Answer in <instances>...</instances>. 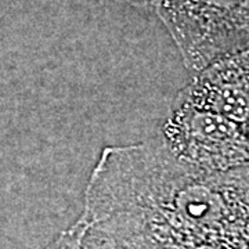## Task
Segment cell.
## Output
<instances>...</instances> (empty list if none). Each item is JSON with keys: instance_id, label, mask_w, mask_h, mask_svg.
Listing matches in <instances>:
<instances>
[{"instance_id": "obj_1", "label": "cell", "mask_w": 249, "mask_h": 249, "mask_svg": "<svg viewBox=\"0 0 249 249\" xmlns=\"http://www.w3.org/2000/svg\"><path fill=\"white\" fill-rule=\"evenodd\" d=\"M82 216L116 249H249V163L196 169L160 136L106 147Z\"/></svg>"}, {"instance_id": "obj_2", "label": "cell", "mask_w": 249, "mask_h": 249, "mask_svg": "<svg viewBox=\"0 0 249 249\" xmlns=\"http://www.w3.org/2000/svg\"><path fill=\"white\" fill-rule=\"evenodd\" d=\"M155 10L190 71L249 46V0H160Z\"/></svg>"}, {"instance_id": "obj_3", "label": "cell", "mask_w": 249, "mask_h": 249, "mask_svg": "<svg viewBox=\"0 0 249 249\" xmlns=\"http://www.w3.org/2000/svg\"><path fill=\"white\" fill-rule=\"evenodd\" d=\"M160 137L175 158L196 169L220 172L249 163L248 133L178 96Z\"/></svg>"}, {"instance_id": "obj_4", "label": "cell", "mask_w": 249, "mask_h": 249, "mask_svg": "<svg viewBox=\"0 0 249 249\" xmlns=\"http://www.w3.org/2000/svg\"><path fill=\"white\" fill-rule=\"evenodd\" d=\"M178 97L222 116L249 134V46L196 71Z\"/></svg>"}, {"instance_id": "obj_5", "label": "cell", "mask_w": 249, "mask_h": 249, "mask_svg": "<svg viewBox=\"0 0 249 249\" xmlns=\"http://www.w3.org/2000/svg\"><path fill=\"white\" fill-rule=\"evenodd\" d=\"M88 230V223L82 216L78 222L71 226L67 231H64L45 249H83V237Z\"/></svg>"}, {"instance_id": "obj_6", "label": "cell", "mask_w": 249, "mask_h": 249, "mask_svg": "<svg viewBox=\"0 0 249 249\" xmlns=\"http://www.w3.org/2000/svg\"><path fill=\"white\" fill-rule=\"evenodd\" d=\"M116 1L139 9H155L160 4V0H116Z\"/></svg>"}]
</instances>
